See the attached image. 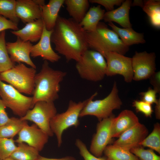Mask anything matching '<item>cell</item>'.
I'll return each mask as SVG.
<instances>
[{
	"instance_id": "obj_1",
	"label": "cell",
	"mask_w": 160,
	"mask_h": 160,
	"mask_svg": "<svg viewBox=\"0 0 160 160\" xmlns=\"http://www.w3.org/2000/svg\"><path fill=\"white\" fill-rule=\"evenodd\" d=\"M50 41L54 44L55 50L64 56L68 62L72 60L77 62L88 49L86 31L71 18L59 15Z\"/></svg>"
},
{
	"instance_id": "obj_2",
	"label": "cell",
	"mask_w": 160,
	"mask_h": 160,
	"mask_svg": "<svg viewBox=\"0 0 160 160\" xmlns=\"http://www.w3.org/2000/svg\"><path fill=\"white\" fill-rule=\"evenodd\" d=\"M66 75V73L54 70L44 60L40 71L35 77V87L33 93V102L39 101L54 102L58 98L60 84Z\"/></svg>"
},
{
	"instance_id": "obj_3",
	"label": "cell",
	"mask_w": 160,
	"mask_h": 160,
	"mask_svg": "<svg viewBox=\"0 0 160 160\" xmlns=\"http://www.w3.org/2000/svg\"><path fill=\"white\" fill-rule=\"evenodd\" d=\"M86 38L88 47L99 52L105 58L108 52L124 55L129 49L118 35L103 22H100L95 31H86Z\"/></svg>"
},
{
	"instance_id": "obj_4",
	"label": "cell",
	"mask_w": 160,
	"mask_h": 160,
	"mask_svg": "<svg viewBox=\"0 0 160 160\" xmlns=\"http://www.w3.org/2000/svg\"><path fill=\"white\" fill-rule=\"evenodd\" d=\"M118 93L115 81L113 83L110 92L103 99L93 100V99L97 95V92H95L89 98V101L80 113L79 117L93 116L96 117L100 121L110 116L113 114V110L119 109L122 104Z\"/></svg>"
},
{
	"instance_id": "obj_5",
	"label": "cell",
	"mask_w": 160,
	"mask_h": 160,
	"mask_svg": "<svg viewBox=\"0 0 160 160\" xmlns=\"http://www.w3.org/2000/svg\"><path fill=\"white\" fill-rule=\"evenodd\" d=\"M107 64L105 58L99 52L88 50L76 65L80 76L90 81L102 80L106 75Z\"/></svg>"
},
{
	"instance_id": "obj_6",
	"label": "cell",
	"mask_w": 160,
	"mask_h": 160,
	"mask_svg": "<svg viewBox=\"0 0 160 160\" xmlns=\"http://www.w3.org/2000/svg\"><path fill=\"white\" fill-rule=\"evenodd\" d=\"M36 69L22 63L0 73V80L7 82L20 93L33 95L35 87Z\"/></svg>"
},
{
	"instance_id": "obj_7",
	"label": "cell",
	"mask_w": 160,
	"mask_h": 160,
	"mask_svg": "<svg viewBox=\"0 0 160 160\" xmlns=\"http://www.w3.org/2000/svg\"><path fill=\"white\" fill-rule=\"evenodd\" d=\"M89 99L78 103L70 101L67 110L63 113H57L51 120L50 128L56 137L58 147L62 144L63 132L70 127H77L79 125L80 113Z\"/></svg>"
},
{
	"instance_id": "obj_8",
	"label": "cell",
	"mask_w": 160,
	"mask_h": 160,
	"mask_svg": "<svg viewBox=\"0 0 160 160\" xmlns=\"http://www.w3.org/2000/svg\"><path fill=\"white\" fill-rule=\"evenodd\" d=\"M0 96L6 107L20 118L25 115L34 107L33 97L21 94L13 87L0 80Z\"/></svg>"
},
{
	"instance_id": "obj_9",
	"label": "cell",
	"mask_w": 160,
	"mask_h": 160,
	"mask_svg": "<svg viewBox=\"0 0 160 160\" xmlns=\"http://www.w3.org/2000/svg\"><path fill=\"white\" fill-rule=\"evenodd\" d=\"M57 113L54 102L39 101L35 103L32 109L29 110L25 116L20 119L33 121L49 137H51L54 134L51 129L50 123Z\"/></svg>"
},
{
	"instance_id": "obj_10",
	"label": "cell",
	"mask_w": 160,
	"mask_h": 160,
	"mask_svg": "<svg viewBox=\"0 0 160 160\" xmlns=\"http://www.w3.org/2000/svg\"><path fill=\"white\" fill-rule=\"evenodd\" d=\"M107 67L106 75L111 76L121 75L127 83L133 80L132 58L115 52H108L105 57Z\"/></svg>"
},
{
	"instance_id": "obj_11",
	"label": "cell",
	"mask_w": 160,
	"mask_h": 160,
	"mask_svg": "<svg viewBox=\"0 0 160 160\" xmlns=\"http://www.w3.org/2000/svg\"><path fill=\"white\" fill-rule=\"evenodd\" d=\"M154 52L136 51L132 58L133 80L140 81L149 79L156 69Z\"/></svg>"
},
{
	"instance_id": "obj_12",
	"label": "cell",
	"mask_w": 160,
	"mask_h": 160,
	"mask_svg": "<svg viewBox=\"0 0 160 160\" xmlns=\"http://www.w3.org/2000/svg\"><path fill=\"white\" fill-rule=\"evenodd\" d=\"M115 117L113 114L100 121L97 124L96 132L93 137L90 147V152L96 157L101 156L105 148L111 141V128Z\"/></svg>"
},
{
	"instance_id": "obj_13",
	"label": "cell",
	"mask_w": 160,
	"mask_h": 160,
	"mask_svg": "<svg viewBox=\"0 0 160 160\" xmlns=\"http://www.w3.org/2000/svg\"><path fill=\"white\" fill-rule=\"evenodd\" d=\"M18 137L15 141L18 143H25L38 151H41L47 143L49 136L35 124L31 126L28 122L18 134Z\"/></svg>"
},
{
	"instance_id": "obj_14",
	"label": "cell",
	"mask_w": 160,
	"mask_h": 160,
	"mask_svg": "<svg viewBox=\"0 0 160 160\" xmlns=\"http://www.w3.org/2000/svg\"><path fill=\"white\" fill-rule=\"evenodd\" d=\"M148 133L145 126L139 122L121 134L113 145L130 150L140 146V143Z\"/></svg>"
},
{
	"instance_id": "obj_15",
	"label": "cell",
	"mask_w": 160,
	"mask_h": 160,
	"mask_svg": "<svg viewBox=\"0 0 160 160\" xmlns=\"http://www.w3.org/2000/svg\"><path fill=\"white\" fill-rule=\"evenodd\" d=\"M33 45L30 42L23 41L18 37L15 42L6 43L7 51L12 62L24 63L36 69L30 57Z\"/></svg>"
},
{
	"instance_id": "obj_16",
	"label": "cell",
	"mask_w": 160,
	"mask_h": 160,
	"mask_svg": "<svg viewBox=\"0 0 160 160\" xmlns=\"http://www.w3.org/2000/svg\"><path fill=\"white\" fill-rule=\"evenodd\" d=\"M52 30L48 31L44 24L43 33L39 41L33 45L30 55L35 58L40 56L43 60L55 63L58 61L61 57L52 47L50 37Z\"/></svg>"
},
{
	"instance_id": "obj_17",
	"label": "cell",
	"mask_w": 160,
	"mask_h": 160,
	"mask_svg": "<svg viewBox=\"0 0 160 160\" xmlns=\"http://www.w3.org/2000/svg\"><path fill=\"white\" fill-rule=\"evenodd\" d=\"M15 11L17 17L25 24L42 17L41 9L33 0L16 1Z\"/></svg>"
},
{
	"instance_id": "obj_18",
	"label": "cell",
	"mask_w": 160,
	"mask_h": 160,
	"mask_svg": "<svg viewBox=\"0 0 160 160\" xmlns=\"http://www.w3.org/2000/svg\"><path fill=\"white\" fill-rule=\"evenodd\" d=\"M139 122L138 117L133 111L127 109L123 110L113 120L111 128L112 137H119Z\"/></svg>"
},
{
	"instance_id": "obj_19",
	"label": "cell",
	"mask_w": 160,
	"mask_h": 160,
	"mask_svg": "<svg viewBox=\"0 0 160 160\" xmlns=\"http://www.w3.org/2000/svg\"><path fill=\"white\" fill-rule=\"evenodd\" d=\"M132 3V0L124 1L119 8L105 12L103 19L108 23L116 22L124 28L132 27L129 18V11Z\"/></svg>"
},
{
	"instance_id": "obj_20",
	"label": "cell",
	"mask_w": 160,
	"mask_h": 160,
	"mask_svg": "<svg viewBox=\"0 0 160 160\" xmlns=\"http://www.w3.org/2000/svg\"><path fill=\"white\" fill-rule=\"evenodd\" d=\"M44 27V23L41 18L26 24L21 29L11 32L23 41L36 42L40 39Z\"/></svg>"
},
{
	"instance_id": "obj_21",
	"label": "cell",
	"mask_w": 160,
	"mask_h": 160,
	"mask_svg": "<svg viewBox=\"0 0 160 160\" xmlns=\"http://www.w3.org/2000/svg\"><path fill=\"white\" fill-rule=\"evenodd\" d=\"M64 2V0H50L48 4L41 7V18L48 31H52L54 28Z\"/></svg>"
},
{
	"instance_id": "obj_22",
	"label": "cell",
	"mask_w": 160,
	"mask_h": 160,
	"mask_svg": "<svg viewBox=\"0 0 160 160\" xmlns=\"http://www.w3.org/2000/svg\"><path fill=\"white\" fill-rule=\"evenodd\" d=\"M108 24L120 37L124 44L127 47L134 44H144L146 42L143 34L135 31L132 27L121 28L112 22L108 23Z\"/></svg>"
},
{
	"instance_id": "obj_23",
	"label": "cell",
	"mask_w": 160,
	"mask_h": 160,
	"mask_svg": "<svg viewBox=\"0 0 160 160\" xmlns=\"http://www.w3.org/2000/svg\"><path fill=\"white\" fill-rule=\"evenodd\" d=\"M89 2L88 0H64V4L71 18L79 23L88 11Z\"/></svg>"
},
{
	"instance_id": "obj_24",
	"label": "cell",
	"mask_w": 160,
	"mask_h": 160,
	"mask_svg": "<svg viewBox=\"0 0 160 160\" xmlns=\"http://www.w3.org/2000/svg\"><path fill=\"white\" fill-rule=\"evenodd\" d=\"M105 12L100 5L92 7L79 24L86 31H94L100 21L103 19Z\"/></svg>"
},
{
	"instance_id": "obj_25",
	"label": "cell",
	"mask_w": 160,
	"mask_h": 160,
	"mask_svg": "<svg viewBox=\"0 0 160 160\" xmlns=\"http://www.w3.org/2000/svg\"><path fill=\"white\" fill-rule=\"evenodd\" d=\"M103 153L106 160H140L130 150L113 145H107Z\"/></svg>"
},
{
	"instance_id": "obj_26",
	"label": "cell",
	"mask_w": 160,
	"mask_h": 160,
	"mask_svg": "<svg viewBox=\"0 0 160 160\" xmlns=\"http://www.w3.org/2000/svg\"><path fill=\"white\" fill-rule=\"evenodd\" d=\"M148 17L151 24L154 28H160V1L144 0L142 8Z\"/></svg>"
},
{
	"instance_id": "obj_27",
	"label": "cell",
	"mask_w": 160,
	"mask_h": 160,
	"mask_svg": "<svg viewBox=\"0 0 160 160\" xmlns=\"http://www.w3.org/2000/svg\"><path fill=\"white\" fill-rule=\"evenodd\" d=\"M27 122V121L22 120L20 118H11L8 123L0 127V138H13Z\"/></svg>"
},
{
	"instance_id": "obj_28",
	"label": "cell",
	"mask_w": 160,
	"mask_h": 160,
	"mask_svg": "<svg viewBox=\"0 0 160 160\" xmlns=\"http://www.w3.org/2000/svg\"><path fill=\"white\" fill-rule=\"evenodd\" d=\"M16 150L9 157L15 160H37L39 151L24 143H18Z\"/></svg>"
},
{
	"instance_id": "obj_29",
	"label": "cell",
	"mask_w": 160,
	"mask_h": 160,
	"mask_svg": "<svg viewBox=\"0 0 160 160\" xmlns=\"http://www.w3.org/2000/svg\"><path fill=\"white\" fill-rule=\"evenodd\" d=\"M5 31L0 33V73L9 70L15 65L9 56L6 47Z\"/></svg>"
},
{
	"instance_id": "obj_30",
	"label": "cell",
	"mask_w": 160,
	"mask_h": 160,
	"mask_svg": "<svg viewBox=\"0 0 160 160\" xmlns=\"http://www.w3.org/2000/svg\"><path fill=\"white\" fill-rule=\"evenodd\" d=\"M140 146L148 147L160 153V125L155 124L152 132L140 143Z\"/></svg>"
},
{
	"instance_id": "obj_31",
	"label": "cell",
	"mask_w": 160,
	"mask_h": 160,
	"mask_svg": "<svg viewBox=\"0 0 160 160\" xmlns=\"http://www.w3.org/2000/svg\"><path fill=\"white\" fill-rule=\"evenodd\" d=\"M15 0H0V15L18 24L19 19L15 13Z\"/></svg>"
},
{
	"instance_id": "obj_32",
	"label": "cell",
	"mask_w": 160,
	"mask_h": 160,
	"mask_svg": "<svg viewBox=\"0 0 160 160\" xmlns=\"http://www.w3.org/2000/svg\"><path fill=\"white\" fill-rule=\"evenodd\" d=\"M13 138H0V159L4 160L9 157L16 150L17 146Z\"/></svg>"
},
{
	"instance_id": "obj_33",
	"label": "cell",
	"mask_w": 160,
	"mask_h": 160,
	"mask_svg": "<svg viewBox=\"0 0 160 160\" xmlns=\"http://www.w3.org/2000/svg\"><path fill=\"white\" fill-rule=\"evenodd\" d=\"M130 151L140 160H160V156L150 148L145 149L139 146L131 149Z\"/></svg>"
},
{
	"instance_id": "obj_34",
	"label": "cell",
	"mask_w": 160,
	"mask_h": 160,
	"mask_svg": "<svg viewBox=\"0 0 160 160\" xmlns=\"http://www.w3.org/2000/svg\"><path fill=\"white\" fill-rule=\"evenodd\" d=\"M75 144L79 150L80 154L84 160H106L105 157H97L92 154L87 149L86 145L80 139H76Z\"/></svg>"
},
{
	"instance_id": "obj_35",
	"label": "cell",
	"mask_w": 160,
	"mask_h": 160,
	"mask_svg": "<svg viewBox=\"0 0 160 160\" xmlns=\"http://www.w3.org/2000/svg\"><path fill=\"white\" fill-rule=\"evenodd\" d=\"M132 106L135 108L137 112L143 113L147 117H151L153 112L151 105L142 100H134Z\"/></svg>"
},
{
	"instance_id": "obj_36",
	"label": "cell",
	"mask_w": 160,
	"mask_h": 160,
	"mask_svg": "<svg viewBox=\"0 0 160 160\" xmlns=\"http://www.w3.org/2000/svg\"><path fill=\"white\" fill-rule=\"evenodd\" d=\"M123 0H90L89 2L97 3L103 6L107 10L110 11L114 10L115 5L120 6L124 1Z\"/></svg>"
},
{
	"instance_id": "obj_37",
	"label": "cell",
	"mask_w": 160,
	"mask_h": 160,
	"mask_svg": "<svg viewBox=\"0 0 160 160\" xmlns=\"http://www.w3.org/2000/svg\"><path fill=\"white\" fill-rule=\"evenodd\" d=\"M157 92L153 89L149 87L147 90L139 94L142 100L151 105L156 103L157 101Z\"/></svg>"
},
{
	"instance_id": "obj_38",
	"label": "cell",
	"mask_w": 160,
	"mask_h": 160,
	"mask_svg": "<svg viewBox=\"0 0 160 160\" xmlns=\"http://www.w3.org/2000/svg\"><path fill=\"white\" fill-rule=\"evenodd\" d=\"M8 29L13 31L18 30V24L0 15V33Z\"/></svg>"
},
{
	"instance_id": "obj_39",
	"label": "cell",
	"mask_w": 160,
	"mask_h": 160,
	"mask_svg": "<svg viewBox=\"0 0 160 160\" xmlns=\"http://www.w3.org/2000/svg\"><path fill=\"white\" fill-rule=\"evenodd\" d=\"M150 82L153 87V89L158 93L160 92V72H155L149 79Z\"/></svg>"
},
{
	"instance_id": "obj_40",
	"label": "cell",
	"mask_w": 160,
	"mask_h": 160,
	"mask_svg": "<svg viewBox=\"0 0 160 160\" xmlns=\"http://www.w3.org/2000/svg\"><path fill=\"white\" fill-rule=\"evenodd\" d=\"M6 107L0 99V127L2 126L7 123L10 120L5 111Z\"/></svg>"
},
{
	"instance_id": "obj_41",
	"label": "cell",
	"mask_w": 160,
	"mask_h": 160,
	"mask_svg": "<svg viewBox=\"0 0 160 160\" xmlns=\"http://www.w3.org/2000/svg\"><path fill=\"white\" fill-rule=\"evenodd\" d=\"M37 160H76L73 157L67 156L60 158H49L39 156Z\"/></svg>"
},
{
	"instance_id": "obj_42",
	"label": "cell",
	"mask_w": 160,
	"mask_h": 160,
	"mask_svg": "<svg viewBox=\"0 0 160 160\" xmlns=\"http://www.w3.org/2000/svg\"><path fill=\"white\" fill-rule=\"evenodd\" d=\"M155 113L156 119H160V99H157V101L155 103Z\"/></svg>"
},
{
	"instance_id": "obj_43",
	"label": "cell",
	"mask_w": 160,
	"mask_h": 160,
	"mask_svg": "<svg viewBox=\"0 0 160 160\" xmlns=\"http://www.w3.org/2000/svg\"><path fill=\"white\" fill-rule=\"evenodd\" d=\"M144 4V1L142 0H134L132 3V6H139L143 8Z\"/></svg>"
},
{
	"instance_id": "obj_44",
	"label": "cell",
	"mask_w": 160,
	"mask_h": 160,
	"mask_svg": "<svg viewBox=\"0 0 160 160\" xmlns=\"http://www.w3.org/2000/svg\"><path fill=\"white\" fill-rule=\"evenodd\" d=\"M34 2L40 8L45 4V1L44 0H33Z\"/></svg>"
},
{
	"instance_id": "obj_45",
	"label": "cell",
	"mask_w": 160,
	"mask_h": 160,
	"mask_svg": "<svg viewBox=\"0 0 160 160\" xmlns=\"http://www.w3.org/2000/svg\"><path fill=\"white\" fill-rule=\"evenodd\" d=\"M4 160H15L10 158V157H9L5 159Z\"/></svg>"
},
{
	"instance_id": "obj_46",
	"label": "cell",
	"mask_w": 160,
	"mask_h": 160,
	"mask_svg": "<svg viewBox=\"0 0 160 160\" xmlns=\"http://www.w3.org/2000/svg\"><path fill=\"white\" fill-rule=\"evenodd\" d=\"M0 160H1V159H0Z\"/></svg>"
}]
</instances>
